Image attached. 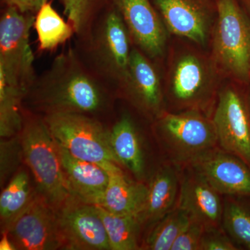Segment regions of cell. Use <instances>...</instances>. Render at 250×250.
Segmentation results:
<instances>
[{
	"label": "cell",
	"mask_w": 250,
	"mask_h": 250,
	"mask_svg": "<svg viewBox=\"0 0 250 250\" xmlns=\"http://www.w3.org/2000/svg\"><path fill=\"white\" fill-rule=\"evenodd\" d=\"M134 46L121 14L110 2L94 21L86 36L75 39L74 47L93 73L120 96Z\"/></svg>",
	"instance_id": "7a4b0ae2"
},
{
	"label": "cell",
	"mask_w": 250,
	"mask_h": 250,
	"mask_svg": "<svg viewBox=\"0 0 250 250\" xmlns=\"http://www.w3.org/2000/svg\"><path fill=\"white\" fill-rule=\"evenodd\" d=\"M222 226L240 250H250V196H224Z\"/></svg>",
	"instance_id": "d4e9b609"
},
{
	"label": "cell",
	"mask_w": 250,
	"mask_h": 250,
	"mask_svg": "<svg viewBox=\"0 0 250 250\" xmlns=\"http://www.w3.org/2000/svg\"><path fill=\"white\" fill-rule=\"evenodd\" d=\"M6 6H12L24 14L36 15L47 0H1Z\"/></svg>",
	"instance_id": "4dcf8cb0"
},
{
	"label": "cell",
	"mask_w": 250,
	"mask_h": 250,
	"mask_svg": "<svg viewBox=\"0 0 250 250\" xmlns=\"http://www.w3.org/2000/svg\"><path fill=\"white\" fill-rule=\"evenodd\" d=\"M109 174V180L100 207L118 215H139L144 207L147 186L134 182L121 170Z\"/></svg>",
	"instance_id": "d6986e66"
},
{
	"label": "cell",
	"mask_w": 250,
	"mask_h": 250,
	"mask_svg": "<svg viewBox=\"0 0 250 250\" xmlns=\"http://www.w3.org/2000/svg\"><path fill=\"white\" fill-rule=\"evenodd\" d=\"M177 206L205 229L222 227L224 196L191 165L181 167Z\"/></svg>",
	"instance_id": "9a60e30c"
},
{
	"label": "cell",
	"mask_w": 250,
	"mask_h": 250,
	"mask_svg": "<svg viewBox=\"0 0 250 250\" xmlns=\"http://www.w3.org/2000/svg\"><path fill=\"white\" fill-rule=\"evenodd\" d=\"M121 14L135 47L153 62L165 52L167 30L152 0H110Z\"/></svg>",
	"instance_id": "5bb4252c"
},
{
	"label": "cell",
	"mask_w": 250,
	"mask_h": 250,
	"mask_svg": "<svg viewBox=\"0 0 250 250\" xmlns=\"http://www.w3.org/2000/svg\"><path fill=\"white\" fill-rule=\"evenodd\" d=\"M154 123L167 161L180 167L190 165L218 146L211 117L203 112L166 111Z\"/></svg>",
	"instance_id": "8992f818"
},
{
	"label": "cell",
	"mask_w": 250,
	"mask_h": 250,
	"mask_svg": "<svg viewBox=\"0 0 250 250\" xmlns=\"http://www.w3.org/2000/svg\"><path fill=\"white\" fill-rule=\"evenodd\" d=\"M2 238L0 241V250H16V246L10 239L7 233L2 232Z\"/></svg>",
	"instance_id": "1f68e13d"
},
{
	"label": "cell",
	"mask_w": 250,
	"mask_h": 250,
	"mask_svg": "<svg viewBox=\"0 0 250 250\" xmlns=\"http://www.w3.org/2000/svg\"><path fill=\"white\" fill-rule=\"evenodd\" d=\"M4 232L7 233L17 250L61 249L56 209L38 192L26 209Z\"/></svg>",
	"instance_id": "4fadbf2b"
},
{
	"label": "cell",
	"mask_w": 250,
	"mask_h": 250,
	"mask_svg": "<svg viewBox=\"0 0 250 250\" xmlns=\"http://www.w3.org/2000/svg\"><path fill=\"white\" fill-rule=\"evenodd\" d=\"M181 167L166 161L159 166L147 185L144 207L138 215L142 226H152L178 203Z\"/></svg>",
	"instance_id": "ac0fdd59"
},
{
	"label": "cell",
	"mask_w": 250,
	"mask_h": 250,
	"mask_svg": "<svg viewBox=\"0 0 250 250\" xmlns=\"http://www.w3.org/2000/svg\"><path fill=\"white\" fill-rule=\"evenodd\" d=\"M239 1L250 18V0H239Z\"/></svg>",
	"instance_id": "d6a6232c"
},
{
	"label": "cell",
	"mask_w": 250,
	"mask_h": 250,
	"mask_svg": "<svg viewBox=\"0 0 250 250\" xmlns=\"http://www.w3.org/2000/svg\"><path fill=\"white\" fill-rule=\"evenodd\" d=\"M21 159H23L22 147L18 135L9 141L1 143V183L15 170Z\"/></svg>",
	"instance_id": "83f0119b"
},
{
	"label": "cell",
	"mask_w": 250,
	"mask_h": 250,
	"mask_svg": "<svg viewBox=\"0 0 250 250\" xmlns=\"http://www.w3.org/2000/svg\"><path fill=\"white\" fill-rule=\"evenodd\" d=\"M67 21L75 30L76 40L89 32L92 24L110 0H61Z\"/></svg>",
	"instance_id": "4316f807"
},
{
	"label": "cell",
	"mask_w": 250,
	"mask_h": 250,
	"mask_svg": "<svg viewBox=\"0 0 250 250\" xmlns=\"http://www.w3.org/2000/svg\"><path fill=\"white\" fill-rule=\"evenodd\" d=\"M27 91L10 83L0 75V136L12 138L17 136L23 126L24 109L23 100Z\"/></svg>",
	"instance_id": "cb8c5ba5"
},
{
	"label": "cell",
	"mask_w": 250,
	"mask_h": 250,
	"mask_svg": "<svg viewBox=\"0 0 250 250\" xmlns=\"http://www.w3.org/2000/svg\"><path fill=\"white\" fill-rule=\"evenodd\" d=\"M56 213L61 250H111L96 205L70 195Z\"/></svg>",
	"instance_id": "30bf717a"
},
{
	"label": "cell",
	"mask_w": 250,
	"mask_h": 250,
	"mask_svg": "<svg viewBox=\"0 0 250 250\" xmlns=\"http://www.w3.org/2000/svg\"><path fill=\"white\" fill-rule=\"evenodd\" d=\"M34 27L41 52H52L75 35L71 24L62 19L50 2L45 3L38 11Z\"/></svg>",
	"instance_id": "7402d4cb"
},
{
	"label": "cell",
	"mask_w": 250,
	"mask_h": 250,
	"mask_svg": "<svg viewBox=\"0 0 250 250\" xmlns=\"http://www.w3.org/2000/svg\"><path fill=\"white\" fill-rule=\"evenodd\" d=\"M166 30L200 45L211 37L215 24L211 0H152Z\"/></svg>",
	"instance_id": "7c38bea8"
},
{
	"label": "cell",
	"mask_w": 250,
	"mask_h": 250,
	"mask_svg": "<svg viewBox=\"0 0 250 250\" xmlns=\"http://www.w3.org/2000/svg\"><path fill=\"white\" fill-rule=\"evenodd\" d=\"M120 96L150 121H155L167 109L165 92L157 67L152 59L135 46Z\"/></svg>",
	"instance_id": "8fae6325"
},
{
	"label": "cell",
	"mask_w": 250,
	"mask_h": 250,
	"mask_svg": "<svg viewBox=\"0 0 250 250\" xmlns=\"http://www.w3.org/2000/svg\"><path fill=\"white\" fill-rule=\"evenodd\" d=\"M205 227L196 220L190 221L174 241L171 250H201Z\"/></svg>",
	"instance_id": "f1b7e54d"
},
{
	"label": "cell",
	"mask_w": 250,
	"mask_h": 250,
	"mask_svg": "<svg viewBox=\"0 0 250 250\" xmlns=\"http://www.w3.org/2000/svg\"><path fill=\"white\" fill-rule=\"evenodd\" d=\"M212 57L220 74L250 86V18L239 0H217Z\"/></svg>",
	"instance_id": "277c9868"
},
{
	"label": "cell",
	"mask_w": 250,
	"mask_h": 250,
	"mask_svg": "<svg viewBox=\"0 0 250 250\" xmlns=\"http://www.w3.org/2000/svg\"><path fill=\"white\" fill-rule=\"evenodd\" d=\"M58 145L62 173L70 195L86 203L100 205L109 174L94 163L77 159Z\"/></svg>",
	"instance_id": "e0dca14e"
},
{
	"label": "cell",
	"mask_w": 250,
	"mask_h": 250,
	"mask_svg": "<svg viewBox=\"0 0 250 250\" xmlns=\"http://www.w3.org/2000/svg\"><path fill=\"white\" fill-rule=\"evenodd\" d=\"M42 117L57 144L72 156L101 166L108 173L121 170L112 149L110 129L100 120L78 113Z\"/></svg>",
	"instance_id": "52a82bcc"
},
{
	"label": "cell",
	"mask_w": 250,
	"mask_h": 250,
	"mask_svg": "<svg viewBox=\"0 0 250 250\" xmlns=\"http://www.w3.org/2000/svg\"><path fill=\"white\" fill-rule=\"evenodd\" d=\"M201 250H240L223 226L205 229Z\"/></svg>",
	"instance_id": "f546056e"
},
{
	"label": "cell",
	"mask_w": 250,
	"mask_h": 250,
	"mask_svg": "<svg viewBox=\"0 0 250 250\" xmlns=\"http://www.w3.org/2000/svg\"><path fill=\"white\" fill-rule=\"evenodd\" d=\"M190 219L185 210L177 206L149 227L150 229L141 243V250H171L174 241Z\"/></svg>",
	"instance_id": "484cf974"
},
{
	"label": "cell",
	"mask_w": 250,
	"mask_h": 250,
	"mask_svg": "<svg viewBox=\"0 0 250 250\" xmlns=\"http://www.w3.org/2000/svg\"><path fill=\"white\" fill-rule=\"evenodd\" d=\"M35 17L5 6L0 18V75L27 92L37 76L29 42Z\"/></svg>",
	"instance_id": "ba28073f"
},
{
	"label": "cell",
	"mask_w": 250,
	"mask_h": 250,
	"mask_svg": "<svg viewBox=\"0 0 250 250\" xmlns=\"http://www.w3.org/2000/svg\"><path fill=\"white\" fill-rule=\"evenodd\" d=\"M18 137L22 159L35 179L36 191L57 209L70 194L62 173L58 145L43 118L24 109V123Z\"/></svg>",
	"instance_id": "3957f363"
},
{
	"label": "cell",
	"mask_w": 250,
	"mask_h": 250,
	"mask_svg": "<svg viewBox=\"0 0 250 250\" xmlns=\"http://www.w3.org/2000/svg\"><path fill=\"white\" fill-rule=\"evenodd\" d=\"M220 75L212 58L196 52L179 54L169 71L165 98L171 112L195 110L211 117Z\"/></svg>",
	"instance_id": "5b68a950"
},
{
	"label": "cell",
	"mask_w": 250,
	"mask_h": 250,
	"mask_svg": "<svg viewBox=\"0 0 250 250\" xmlns=\"http://www.w3.org/2000/svg\"><path fill=\"white\" fill-rule=\"evenodd\" d=\"M190 165L223 196H250V166L218 146Z\"/></svg>",
	"instance_id": "2e32d148"
},
{
	"label": "cell",
	"mask_w": 250,
	"mask_h": 250,
	"mask_svg": "<svg viewBox=\"0 0 250 250\" xmlns=\"http://www.w3.org/2000/svg\"><path fill=\"white\" fill-rule=\"evenodd\" d=\"M112 149L121 165L135 177L143 178L145 173L144 153L136 124L131 116L122 115L110 129Z\"/></svg>",
	"instance_id": "ffe728a7"
},
{
	"label": "cell",
	"mask_w": 250,
	"mask_h": 250,
	"mask_svg": "<svg viewBox=\"0 0 250 250\" xmlns=\"http://www.w3.org/2000/svg\"><path fill=\"white\" fill-rule=\"evenodd\" d=\"M97 207L111 250H141L139 236L143 226L137 215L115 214L100 206Z\"/></svg>",
	"instance_id": "603a6c76"
},
{
	"label": "cell",
	"mask_w": 250,
	"mask_h": 250,
	"mask_svg": "<svg viewBox=\"0 0 250 250\" xmlns=\"http://www.w3.org/2000/svg\"><path fill=\"white\" fill-rule=\"evenodd\" d=\"M116 96L87 66L75 47H70L36 76L23 100V107L41 116L78 113L100 120L99 116L111 111Z\"/></svg>",
	"instance_id": "6da1fadb"
},
{
	"label": "cell",
	"mask_w": 250,
	"mask_h": 250,
	"mask_svg": "<svg viewBox=\"0 0 250 250\" xmlns=\"http://www.w3.org/2000/svg\"><path fill=\"white\" fill-rule=\"evenodd\" d=\"M211 118L218 147L250 167V86L231 82L223 87Z\"/></svg>",
	"instance_id": "9c48e42d"
},
{
	"label": "cell",
	"mask_w": 250,
	"mask_h": 250,
	"mask_svg": "<svg viewBox=\"0 0 250 250\" xmlns=\"http://www.w3.org/2000/svg\"><path fill=\"white\" fill-rule=\"evenodd\" d=\"M37 191L31 186L27 171L18 170L13 176L0 196L1 232L6 231L14 220L34 200Z\"/></svg>",
	"instance_id": "44dd1931"
}]
</instances>
